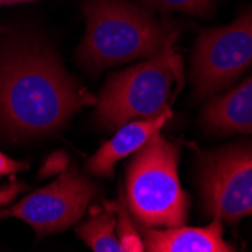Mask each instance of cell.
Returning <instances> with one entry per match:
<instances>
[{"label":"cell","instance_id":"12","mask_svg":"<svg viewBox=\"0 0 252 252\" xmlns=\"http://www.w3.org/2000/svg\"><path fill=\"white\" fill-rule=\"evenodd\" d=\"M120 222H118V240L121 243L123 252H142L145 251L144 240L137 234L131 219L124 207H118Z\"/></svg>","mask_w":252,"mask_h":252},{"label":"cell","instance_id":"6","mask_svg":"<svg viewBox=\"0 0 252 252\" xmlns=\"http://www.w3.org/2000/svg\"><path fill=\"white\" fill-rule=\"evenodd\" d=\"M204 209L215 219L252 215V151L225 148L204 154L199 165Z\"/></svg>","mask_w":252,"mask_h":252},{"label":"cell","instance_id":"15","mask_svg":"<svg viewBox=\"0 0 252 252\" xmlns=\"http://www.w3.org/2000/svg\"><path fill=\"white\" fill-rule=\"evenodd\" d=\"M20 190H21V185H11L9 188L0 190V207L9 204L18 195Z\"/></svg>","mask_w":252,"mask_h":252},{"label":"cell","instance_id":"3","mask_svg":"<svg viewBox=\"0 0 252 252\" xmlns=\"http://www.w3.org/2000/svg\"><path fill=\"white\" fill-rule=\"evenodd\" d=\"M86 32L79 55L91 66H106L153 58L169 36L147 11L127 0H88Z\"/></svg>","mask_w":252,"mask_h":252},{"label":"cell","instance_id":"13","mask_svg":"<svg viewBox=\"0 0 252 252\" xmlns=\"http://www.w3.org/2000/svg\"><path fill=\"white\" fill-rule=\"evenodd\" d=\"M144 2L160 9L178 11L192 15L207 14L213 5V0H144Z\"/></svg>","mask_w":252,"mask_h":252},{"label":"cell","instance_id":"4","mask_svg":"<svg viewBox=\"0 0 252 252\" xmlns=\"http://www.w3.org/2000/svg\"><path fill=\"white\" fill-rule=\"evenodd\" d=\"M178 150L156 133L127 172V202L144 228L185 225L188 196L178 180Z\"/></svg>","mask_w":252,"mask_h":252},{"label":"cell","instance_id":"1","mask_svg":"<svg viewBox=\"0 0 252 252\" xmlns=\"http://www.w3.org/2000/svg\"><path fill=\"white\" fill-rule=\"evenodd\" d=\"M91 101L49 53L23 52L0 66V120L14 133L53 131Z\"/></svg>","mask_w":252,"mask_h":252},{"label":"cell","instance_id":"5","mask_svg":"<svg viewBox=\"0 0 252 252\" xmlns=\"http://www.w3.org/2000/svg\"><path fill=\"white\" fill-rule=\"evenodd\" d=\"M252 63V8L231 25L204 31L195 44L192 80L199 98L230 86Z\"/></svg>","mask_w":252,"mask_h":252},{"label":"cell","instance_id":"10","mask_svg":"<svg viewBox=\"0 0 252 252\" xmlns=\"http://www.w3.org/2000/svg\"><path fill=\"white\" fill-rule=\"evenodd\" d=\"M202 121L219 133L252 131V76L228 94L215 98L202 112Z\"/></svg>","mask_w":252,"mask_h":252},{"label":"cell","instance_id":"14","mask_svg":"<svg viewBox=\"0 0 252 252\" xmlns=\"http://www.w3.org/2000/svg\"><path fill=\"white\" fill-rule=\"evenodd\" d=\"M28 169V163L26 162H20V160H14L11 157H8L6 154H3L0 151V177L3 175H9V174H15L18 171Z\"/></svg>","mask_w":252,"mask_h":252},{"label":"cell","instance_id":"9","mask_svg":"<svg viewBox=\"0 0 252 252\" xmlns=\"http://www.w3.org/2000/svg\"><path fill=\"white\" fill-rule=\"evenodd\" d=\"M144 246L150 252H231L234 248L223 240L219 219L209 226L144 228Z\"/></svg>","mask_w":252,"mask_h":252},{"label":"cell","instance_id":"8","mask_svg":"<svg viewBox=\"0 0 252 252\" xmlns=\"http://www.w3.org/2000/svg\"><path fill=\"white\" fill-rule=\"evenodd\" d=\"M171 117L172 112L168 109L157 117L141 118L139 121L131 120L121 126L117 134L89 158L88 169L91 174L98 177H112L113 168L120 160L131 153L139 151L171 120Z\"/></svg>","mask_w":252,"mask_h":252},{"label":"cell","instance_id":"16","mask_svg":"<svg viewBox=\"0 0 252 252\" xmlns=\"http://www.w3.org/2000/svg\"><path fill=\"white\" fill-rule=\"evenodd\" d=\"M33 2V0H0V5H15V3H25Z\"/></svg>","mask_w":252,"mask_h":252},{"label":"cell","instance_id":"11","mask_svg":"<svg viewBox=\"0 0 252 252\" xmlns=\"http://www.w3.org/2000/svg\"><path fill=\"white\" fill-rule=\"evenodd\" d=\"M117 219L112 212L94 215L77 228L80 239L95 252H123L115 233Z\"/></svg>","mask_w":252,"mask_h":252},{"label":"cell","instance_id":"2","mask_svg":"<svg viewBox=\"0 0 252 252\" xmlns=\"http://www.w3.org/2000/svg\"><path fill=\"white\" fill-rule=\"evenodd\" d=\"M177 32L148 61L113 76L97 101L98 123L112 130L136 118H151L169 109L183 86V61L175 52Z\"/></svg>","mask_w":252,"mask_h":252},{"label":"cell","instance_id":"7","mask_svg":"<svg viewBox=\"0 0 252 252\" xmlns=\"http://www.w3.org/2000/svg\"><path fill=\"white\" fill-rule=\"evenodd\" d=\"M94 195L95 188L93 183L79 171L70 169L49 186L12 205L6 215L29 223L42 237L66 230L79 222Z\"/></svg>","mask_w":252,"mask_h":252}]
</instances>
